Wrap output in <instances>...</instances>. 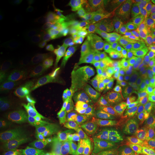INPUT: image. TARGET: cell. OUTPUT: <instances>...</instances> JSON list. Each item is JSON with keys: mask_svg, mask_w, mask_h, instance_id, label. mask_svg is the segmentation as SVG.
I'll return each mask as SVG.
<instances>
[{"mask_svg": "<svg viewBox=\"0 0 155 155\" xmlns=\"http://www.w3.org/2000/svg\"><path fill=\"white\" fill-rule=\"evenodd\" d=\"M117 109V105L112 103L106 102L98 106L95 111L96 116L103 121L108 120L115 114Z\"/></svg>", "mask_w": 155, "mask_h": 155, "instance_id": "obj_15", "label": "cell"}, {"mask_svg": "<svg viewBox=\"0 0 155 155\" xmlns=\"http://www.w3.org/2000/svg\"><path fill=\"white\" fill-rule=\"evenodd\" d=\"M150 82H151V85H152L153 88H154V91H155V78L153 79V80H151Z\"/></svg>", "mask_w": 155, "mask_h": 155, "instance_id": "obj_23", "label": "cell"}, {"mask_svg": "<svg viewBox=\"0 0 155 155\" xmlns=\"http://www.w3.org/2000/svg\"><path fill=\"white\" fill-rule=\"evenodd\" d=\"M107 155H122L120 144L119 145V146L116 147L115 148H114L113 150L110 151V152L107 154Z\"/></svg>", "mask_w": 155, "mask_h": 155, "instance_id": "obj_21", "label": "cell"}, {"mask_svg": "<svg viewBox=\"0 0 155 155\" xmlns=\"http://www.w3.org/2000/svg\"><path fill=\"white\" fill-rule=\"evenodd\" d=\"M122 143L119 134H95L79 145L77 155H104Z\"/></svg>", "mask_w": 155, "mask_h": 155, "instance_id": "obj_4", "label": "cell"}, {"mask_svg": "<svg viewBox=\"0 0 155 155\" xmlns=\"http://www.w3.org/2000/svg\"><path fill=\"white\" fill-rule=\"evenodd\" d=\"M9 155H30V152L26 150H19V151H15V152H12L11 154Z\"/></svg>", "mask_w": 155, "mask_h": 155, "instance_id": "obj_22", "label": "cell"}, {"mask_svg": "<svg viewBox=\"0 0 155 155\" xmlns=\"http://www.w3.org/2000/svg\"><path fill=\"white\" fill-rule=\"evenodd\" d=\"M51 113L50 106L38 98L24 101L3 111L4 116L28 123L41 121Z\"/></svg>", "mask_w": 155, "mask_h": 155, "instance_id": "obj_1", "label": "cell"}, {"mask_svg": "<svg viewBox=\"0 0 155 155\" xmlns=\"http://www.w3.org/2000/svg\"><path fill=\"white\" fill-rule=\"evenodd\" d=\"M116 55L141 58L153 42L130 29H122L115 39Z\"/></svg>", "mask_w": 155, "mask_h": 155, "instance_id": "obj_2", "label": "cell"}, {"mask_svg": "<svg viewBox=\"0 0 155 155\" xmlns=\"http://www.w3.org/2000/svg\"><path fill=\"white\" fill-rule=\"evenodd\" d=\"M77 155L75 152L74 144H64L60 146L50 153V155Z\"/></svg>", "mask_w": 155, "mask_h": 155, "instance_id": "obj_17", "label": "cell"}, {"mask_svg": "<svg viewBox=\"0 0 155 155\" xmlns=\"http://www.w3.org/2000/svg\"><path fill=\"white\" fill-rule=\"evenodd\" d=\"M55 0H34L26 4L27 9L35 13H45L55 5Z\"/></svg>", "mask_w": 155, "mask_h": 155, "instance_id": "obj_14", "label": "cell"}, {"mask_svg": "<svg viewBox=\"0 0 155 155\" xmlns=\"http://www.w3.org/2000/svg\"><path fill=\"white\" fill-rule=\"evenodd\" d=\"M133 17L134 19L136 28L140 30L141 35L146 38L147 40H150L152 42L155 43V26L150 24V23L145 22V21L141 20L134 12V8H133Z\"/></svg>", "mask_w": 155, "mask_h": 155, "instance_id": "obj_12", "label": "cell"}, {"mask_svg": "<svg viewBox=\"0 0 155 155\" xmlns=\"http://www.w3.org/2000/svg\"><path fill=\"white\" fill-rule=\"evenodd\" d=\"M133 57L126 55H116L106 64L104 72L106 75H115L121 74L125 71L128 63L132 60Z\"/></svg>", "mask_w": 155, "mask_h": 155, "instance_id": "obj_10", "label": "cell"}, {"mask_svg": "<svg viewBox=\"0 0 155 155\" xmlns=\"http://www.w3.org/2000/svg\"><path fill=\"white\" fill-rule=\"evenodd\" d=\"M117 79L127 88L130 99L154 91L150 80L145 75L125 71L118 75Z\"/></svg>", "mask_w": 155, "mask_h": 155, "instance_id": "obj_6", "label": "cell"}, {"mask_svg": "<svg viewBox=\"0 0 155 155\" xmlns=\"http://www.w3.org/2000/svg\"><path fill=\"white\" fill-rule=\"evenodd\" d=\"M104 86V97L106 102L117 105L130 99L127 88L117 78L105 76Z\"/></svg>", "mask_w": 155, "mask_h": 155, "instance_id": "obj_8", "label": "cell"}, {"mask_svg": "<svg viewBox=\"0 0 155 155\" xmlns=\"http://www.w3.org/2000/svg\"><path fill=\"white\" fill-rule=\"evenodd\" d=\"M57 49L55 39L50 36H43L38 40L36 45V51L38 55L47 57L55 53Z\"/></svg>", "mask_w": 155, "mask_h": 155, "instance_id": "obj_11", "label": "cell"}, {"mask_svg": "<svg viewBox=\"0 0 155 155\" xmlns=\"http://www.w3.org/2000/svg\"><path fill=\"white\" fill-rule=\"evenodd\" d=\"M122 155H134V148L130 143L124 142L120 144Z\"/></svg>", "mask_w": 155, "mask_h": 155, "instance_id": "obj_20", "label": "cell"}, {"mask_svg": "<svg viewBox=\"0 0 155 155\" xmlns=\"http://www.w3.org/2000/svg\"><path fill=\"white\" fill-rule=\"evenodd\" d=\"M114 121L116 126L127 129H131L137 124L134 116L129 110L118 112L114 116Z\"/></svg>", "mask_w": 155, "mask_h": 155, "instance_id": "obj_13", "label": "cell"}, {"mask_svg": "<svg viewBox=\"0 0 155 155\" xmlns=\"http://www.w3.org/2000/svg\"><path fill=\"white\" fill-rule=\"evenodd\" d=\"M10 43V37L9 32L5 30V29L1 27V32H0V51L4 52L7 49Z\"/></svg>", "mask_w": 155, "mask_h": 155, "instance_id": "obj_18", "label": "cell"}, {"mask_svg": "<svg viewBox=\"0 0 155 155\" xmlns=\"http://www.w3.org/2000/svg\"><path fill=\"white\" fill-rule=\"evenodd\" d=\"M134 131L141 139L138 155H147L155 144V114H146L144 121L135 125Z\"/></svg>", "mask_w": 155, "mask_h": 155, "instance_id": "obj_7", "label": "cell"}, {"mask_svg": "<svg viewBox=\"0 0 155 155\" xmlns=\"http://www.w3.org/2000/svg\"><path fill=\"white\" fill-rule=\"evenodd\" d=\"M154 155H155V154H154Z\"/></svg>", "mask_w": 155, "mask_h": 155, "instance_id": "obj_24", "label": "cell"}, {"mask_svg": "<svg viewBox=\"0 0 155 155\" xmlns=\"http://www.w3.org/2000/svg\"><path fill=\"white\" fill-rule=\"evenodd\" d=\"M88 55L98 58H108L116 54L115 40H107L93 45L86 51Z\"/></svg>", "mask_w": 155, "mask_h": 155, "instance_id": "obj_9", "label": "cell"}, {"mask_svg": "<svg viewBox=\"0 0 155 155\" xmlns=\"http://www.w3.org/2000/svg\"><path fill=\"white\" fill-rule=\"evenodd\" d=\"M104 78L100 83L83 91L70 101L72 106L76 109L88 111L96 109L101 106V104L105 101Z\"/></svg>", "mask_w": 155, "mask_h": 155, "instance_id": "obj_5", "label": "cell"}, {"mask_svg": "<svg viewBox=\"0 0 155 155\" xmlns=\"http://www.w3.org/2000/svg\"><path fill=\"white\" fill-rule=\"evenodd\" d=\"M105 75L96 73H83L73 75L60 83V94L68 101L83 91L98 84L104 80Z\"/></svg>", "mask_w": 155, "mask_h": 155, "instance_id": "obj_3", "label": "cell"}, {"mask_svg": "<svg viewBox=\"0 0 155 155\" xmlns=\"http://www.w3.org/2000/svg\"><path fill=\"white\" fill-rule=\"evenodd\" d=\"M86 5V2L83 1V0H73V1L69 2L70 9L74 12L81 10V9L84 8Z\"/></svg>", "mask_w": 155, "mask_h": 155, "instance_id": "obj_19", "label": "cell"}, {"mask_svg": "<svg viewBox=\"0 0 155 155\" xmlns=\"http://www.w3.org/2000/svg\"><path fill=\"white\" fill-rule=\"evenodd\" d=\"M86 19L82 16L73 13L65 22V27L69 30H79L84 27Z\"/></svg>", "mask_w": 155, "mask_h": 155, "instance_id": "obj_16", "label": "cell"}]
</instances>
